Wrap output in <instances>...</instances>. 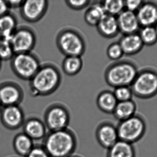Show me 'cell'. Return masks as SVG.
Returning a JSON list of instances; mask_svg holds the SVG:
<instances>
[{
  "label": "cell",
  "instance_id": "obj_1",
  "mask_svg": "<svg viewBox=\"0 0 157 157\" xmlns=\"http://www.w3.org/2000/svg\"><path fill=\"white\" fill-rule=\"evenodd\" d=\"M61 81L60 71L56 65H42L29 80L30 94L34 96L51 95L58 89Z\"/></svg>",
  "mask_w": 157,
  "mask_h": 157
},
{
  "label": "cell",
  "instance_id": "obj_2",
  "mask_svg": "<svg viewBox=\"0 0 157 157\" xmlns=\"http://www.w3.org/2000/svg\"><path fill=\"white\" fill-rule=\"evenodd\" d=\"M75 146L74 136L66 129L49 134L44 141L43 147L50 157H69Z\"/></svg>",
  "mask_w": 157,
  "mask_h": 157
},
{
  "label": "cell",
  "instance_id": "obj_3",
  "mask_svg": "<svg viewBox=\"0 0 157 157\" xmlns=\"http://www.w3.org/2000/svg\"><path fill=\"white\" fill-rule=\"evenodd\" d=\"M138 71L137 66L129 61H119L108 66L105 73L106 83L110 86L129 87L132 84Z\"/></svg>",
  "mask_w": 157,
  "mask_h": 157
},
{
  "label": "cell",
  "instance_id": "obj_4",
  "mask_svg": "<svg viewBox=\"0 0 157 157\" xmlns=\"http://www.w3.org/2000/svg\"><path fill=\"white\" fill-rule=\"evenodd\" d=\"M60 51L66 56L81 57L86 51L85 40L75 29L66 28L61 30L56 38Z\"/></svg>",
  "mask_w": 157,
  "mask_h": 157
},
{
  "label": "cell",
  "instance_id": "obj_5",
  "mask_svg": "<svg viewBox=\"0 0 157 157\" xmlns=\"http://www.w3.org/2000/svg\"><path fill=\"white\" fill-rule=\"evenodd\" d=\"M133 95L138 98L148 99L157 95V72L150 68L138 71L131 85Z\"/></svg>",
  "mask_w": 157,
  "mask_h": 157
},
{
  "label": "cell",
  "instance_id": "obj_6",
  "mask_svg": "<svg viewBox=\"0 0 157 157\" xmlns=\"http://www.w3.org/2000/svg\"><path fill=\"white\" fill-rule=\"evenodd\" d=\"M40 65L37 56L31 52L15 53L10 60L12 72L22 80L29 81Z\"/></svg>",
  "mask_w": 157,
  "mask_h": 157
},
{
  "label": "cell",
  "instance_id": "obj_7",
  "mask_svg": "<svg viewBox=\"0 0 157 157\" xmlns=\"http://www.w3.org/2000/svg\"><path fill=\"white\" fill-rule=\"evenodd\" d=\"M117 130L119 140L129 143L138 142L144 137L146 131V124L139 115L120 121Z\"/></svg>",
  "mask_w": 157,
  "mask_h": 157
},
{
  "label": "cell",
  "instance_id": "obj_8",
  "mask_svg": "<svg viewBox=\"0 0 157 157\" xmlns=\"http://www.w3.org/2000/svg\"><path fill=\"white\" fill-rule=\"evenodd\" d=\"M14 53L31 52L36 42V33L30 27H17L10 39Z\"/></svg>",
  "mask_w": 157,
  "mask_h": 157
},
{
  "label": "cell",
  "instance_id": "obj_9",
  "mask_svg": "<svg viewBox=\"0 0 157 157\" xmlns=\"http://www.w3.org/2000/svg\"><path fill=\"white\" fill-rule=\"evenodd\" d=\"M24 98L23 88L16 82L6 81L0 84V103L2 107L19 106Z\"/></svg>",
  "mask_w": 157,
  "mask_h": 157
},
{
  "label": "cell",
  "instance_id": "obj_10",
  "mask_svg": "<svg viewBox=\"0 0 157 157\" xmlns=\"http://www.w3.org/2000/svg\"><path fill=\"white\" fill-rule=\"evenodd\" d=\"M48 7V2L47 0H24L19 8V12L25 21L36 23L45 15Z\"/></svg>",
  "mask_w": 157,
  "mask_h": 157
},
{
  "label": "cell",
  "instance_id": "obj_11",
  "mask_svg": "<svg viewBox=\"0 0 157 157\" xmlns=\"http://www.w3.org/2000/svg\"><path fill=\"white\" fill-rule=\"evenodd\" d=\"M69 121L70 116L68 111L59 104L50 107L45 115L46 125L52 131L66 129Z\"/></svg>",
  "mask_w": 157,
  "mask_h": 157
},
{
  "label": "cell",
  "instance_id": "obj_12",
  "mask_svg": "<svg viewBox=\"0 0 157 157\" xmlns=\"http://www.w3.org/2000/svg\"><path fill=\"white\" fill-rule=\"evenodd\" d=\"M0 121L6 129L15 131L24 124L25 121L24 112L17 105L2 107L0 112Z\"/></svg>",
  "mask_w": 157,
  "mask_h": 157
},
{
  "label": "cell",
  "instance_id": "obj_13",
  "mask_svg": "<svg viewBox=\"0 0 157 157\" xmlns=\"http://www.w3.org/2000/svg\"><path fill=\"white\" fill-rule=\"evenodd\" d=\"M136 14L140 26H155L157 23V4L144 1Z\"/></svg>",
  "mask_w": 157,
  "mask_h": 157
},
{
  "label": "cell",
  "instance_id": "obj_14",
  "mask_svg": "<svg viewBox=\"0 0 157 157\" xmlns=\"http://www.w3.org/2000/svg\"><path fill=\"white\" fill-rule=\"evenodd\" d=\"M116 17L120 32L124 35L137 33L141 27L135 13L124 10Z\"/></svg>",
  "mask_w": 157,
  "mask_h": 157
},
{
  "label": "cell",
  "instance_id": "obj_15",
  "mask_svg": "<svg viewBox=\"0 0 157 157\" xmlns=\"http://www.w3.org/2000/svg\"><path fill=\"white\" fill-rule=\"evenodd\" d=\"M97 137L102 147L108 149L119 140L117 128L110 124L100 125L97 131Z\"/></svg>",
  "mask_w": 157,
  "mask_h": 157
},
{
  "label": "cell",
  "instance_id": "obj_16",
  "mask_svg": "<svg viewBox=\"0 0 157 157\" xmlns=\"http://www.w3.org/2000/svg\"><path fill=\"white\" fill-rule=\"evenodd\" d=\"M124 54L133 55L140 52L144 44L138 33L124 35L119 41Z\"/></svg>",
  "mask_w": 157,
  "mask_h": 157
},
{
  "label": "cell",
  "instance_id": "obj_17",
  "mask_svg": "<svg viewBox=\"0 0 157 157\" xmlns=\"http://www.w3.org/2000/svg\"><path fill=\"white\" fill-rule=\"evenodd\" d=\"M97 27L99 34L106 38L115 37L120 32L117 17L106 14Z\"/></svg>",
  "mask_w": 157,
  "mask_h": 157
},
{
  "label": "cell",
  "instance_id": "obj_18",
  "mask_svg": "<svg viewBox=\"0 0 157 157\" xmlns=\"http://www.w3.org/2000/svg\"><path fill=\"white\" fill-rule=\"evenodd\" d=\"M23 126V132L32 140H39L45 136L46 133L45 125L37 119H29L25 121Z\"/></svg>",
  "mask_w": 157,
  "mask_h": 157
},
{
  "label": "cell",
  "instance_id": "obj_19",
  "mask_svg": "<svg viewBox=\"0 0 157 157\" xmlns=\"http://www.w3.org/2000/svg\"><path fill=\"white\" fill-rule=\"evenodd\" d=\"M15 14L9 12L0 17V36L2 38L10 40L11 36L17 27Z\"/></svg>",
  "mask_w": 157,
  "mask_h": 157
},
{
  "label": "cell",
  "instance_id": "obj_20",
  "mask_svg": "<svg viewBox=\"0 0 157 157\" xmlns=\"http://www.w3.org/2000/svg\"><path fill=\"white\" fill-rule=\"evenodd\" d=\"M14 152L20 157H26L34 147L33 140L24 132L17 134L13 142Z\"/></svg>",
  "mask_w": 157,
  "mask_h": 157
},
{
  "label": "cell",
  "instance_id": "obj_21",
  "mask_svg": "<svg viewBox=\"0 0 157 157\" xmlns=\"http://www.w3.org/2000/svg\"><path fill=\"white\" fill-rule=\"evenodd\" d=\"M136 106L132 100L118 102L113 113L120 121L127 120L136 115Z\"/></svg>",
  "mask_w": 157,
  "mask_h": 157
},
{
  "label": "cell",
  "instance_id": "obj_22",
  "mask_svg": "<svg viewBox=\"0 0 157 157\" xmlns=\"http://www.w3.org/2000/svg\"><path fill=\"white\" fill-rule=\"evenodd\" d=\"M97 104L102 111L106 113H113L118 101L113 92L105 90L100 93L97 98Z\"/></svg>",
  "mask_w": 157,
  "mask_h": 157
},
{
  "label": "cell",
  "instance_id": "obj_23",
  "mask_svg": "<svg viewBox=\"0 0 157 157\" xmlns=\"http://www.w3.org/2000/svg\"><path fill=\"white\" fill-rule=\"evenodd\" d=\"M108 157H136V152L132 144L119 140L109 149Z\"/></svg>",
  "mask_w": 157,
  "mask_h": 157
},
{
  "label": "cell",
  "instance_id": "obj_24",
  "mask_svg": "<svg viewBox=\"0 0 157 157\" xmlns=\"http://www.w3.org/2000/svg\"><path fill=\"white\" fill-rule=\"evenodd\" d=\"M105 14L101 2H99L93 3L88 8L84 15V18L88 25L97 26Z\"/></svg>",
  "mask_w": 157,
  "mask_h": 157
},
{
  "label": "cell",
  "instance_id": "obj_25",
  "mask_svg": "<svg viewBox=\"0 0 157 157\" xmlns=\"http://www.w3.org/2000/svg\"><path fill=\"white\" fill-rule=\"evenodd\" d=\"M83 64L81 57L66 56L63 62V70L66 75H75L81 71Z\"/></svg>",
  "mask_w": 157,
  "mask_h": 157
},
{
  "label": "cell",
  "instance_id": "obj_26",
  "mask_svg": "<svg viewBox=\"0 0 157 157\" xmlns=\"http://www.w3.org/2000/svg\"><path fill=\"white\" fill-rule=\"evenodd\" d=\"M101 3L106 14L116 17L124 10V1L123 0H106L101 1Z\"/></svg>",
  "mask_w": 157,
  "mask_h": 157
},
{
  "label": "cell",
  "instance_id": "obj_27",
  "mask_svg": "<svg viewBox=\"0 0 157 157\" xmlns=\"http://www.w3.org/2000/svg\"><path fill=\"white\" fill-rule=\"evenodd\" d=\"M138 34L144 45L153 46L157 42V34L155 26L142 27Z\"/></svg>",
  "mask_w": 157,
  "mask_h": 157
},
{
  "label": "cell",
  "instance_id": "obj_28",
  "mask_svg": "<svg viewBox=\"0 0 157 157\" xmlns=\"http://www.w3.org/2000/svg\"><path fill=\"white\" fill-rule=\"evenodd\" d=\"M14 54L10 40L1 38L0 39V60L2 61H10Z\"/></svg>",
  "mask_w": 157,
  "mask_h": 157
},
{
  "label": "cell",
  "instance_id": "obj_29",
  "mask_svg": "<svg viewBox=\"0 0 157 157\" xmlns=\"http://www.w3.org/2000/svg\"><path fill=\"white\" fill-rule=\"evenodd\" d=\"M113 93L118 102L132 100L133 95L131 88L128 86L115 88Z\"/></svg>",
  "mask_w": 157,
  "mask_h": 157
},
{
  "label": "cell",
  "instance_id": "obj_30",
  "mask_svg": "<svg viewBox=\"0 0 157 157\" xmlns=\"http://www.w3.org/2000/svg\"><path fill=\"white\" fill-rule=\"evenodd\" d=\"M108 57L113 61H118L123 56L124 53L119 42L112 43L107 48Z\"/></svg>",
  "mask_w": 157,
  "mask_h": 157
},
{
  "label": "cell",
  "instance_id": "obj_31",
  "mask_svg": "<svg viewBox=\"0 0 157 157\" xmlns=\"http://www.w3.org/2000/svg\"><path fill=\"white\" fill-rule=\"evenodd\" d=\"M65 2L66 5L71 9L75 10H80L87 6L90 4V1L88 0H68L65 1Z\"/></svg>",
  "mask_w": 157,
  "mask_h": 157
},
{
  "label": "cell",
  "instance_id": "obj_32",
  "mask_svg": "<svg viewBox=\"0 0 157 157\" xmlns=\"http://www.w3.org/2000/svg\"><path fill=\"white\" fill-rule=\"evenodd\" d=\"M144 1H124V8L126 10L136 13L144 3Z\"/></svg>",
  "mask_w": 157,
  "mask_h": 157
},
{
  "label": "cell",
  "instance_id": "obj_33",
  "mask_svg": "<svg viewBox=\"0 0 157 157\" xmlns=\"http://www.w3.org/2000/svg\"><path fill=\"white\" fill-rule=\"evenodd\" d=\"M26 157H50L43 147L34 146Z\"/></svg>",
  "mask_w": 157,
  "mask_h": 157
},
{
  "label": "cell",
  "instance_id": "obj_34",
  "mask_svg": "<svg viewBox=\"0 0 157 157\" xmlns=\"http://www.w3.org/2000/svg\"><path fill=\"white\" fill-rule=\"evenodd\" d=\"M9 9H15L20 8L24 0H6Z\"/></svg>",
  "mask_w": 157,
  "mask_h": 157
},
{
  "label": "cell",
  "instance_id": "obj_35",
  "mask_svg": "<svg viewBox=\"0 0 157 157\" xmlns=\"http://www.w3.org/2000/svg\"><path fill=\"white\" fill-rule=\"evenodd\" d=\"M9 10L6 0H0V17L9 12Z\"/></svg>",
  "mask_w": 157,
  "mask_h": 157
},
{
  "label": "cell",
  "instance_id": "obj_36",
  "mask_svg": "<svg viewBox=\"0 0 157 157\" xmlns=\"http://www.w3.org/2000/svg\"><path fill=\"white\" fill-rule=\"evenodd\" d=\"M2 61L0 60V71H1V69H2Z\"/></svg>",
  "mask_w": 157,
  "mask_h": 157
},
{
  "label": "cell",
  "instance_id": "obj_37",
  "mask_svg": "<svg viewBox=\"0 0 157 157\" xmlns=\"http://www.w3.org/2000/svg\"><path fill=\"white\" fill-rule=\"evenodd\" d=\"M155 29L156 31L157 34V23L156 25L155 26Z\"/></svg>",
  "mask_w": 157,
  "mask_h": 157
},
{
  "label": "cell",
  "instance_id": "obj_38",
  "mask_svg": "<svg viewBox=\"0 0 157 157\" xmlns=\"http://www.w3.org/2000/svg\"><path fill=\"white\" fill-rule=\"evenodd\" d=\"M2 108V105H1V103H0V112H1Z\"/></svg>",
  "mask_w": 157,
  "mask_h": 157
},
{
  "label": "cell",
  "instance_id": "obj_39",
  "mask_svg": "<svg viewBox=\"0 0 157 157\" xmlns=\"http://www.w3.org/2000/svg\"><path fill=\"white\" fill-rule=\"evenodd\" d=\"M1 38H1V36H0V39H1Z\"/></svg>",
  "mask_w": 157,
  "mask_h": 157
}]
</instances>
